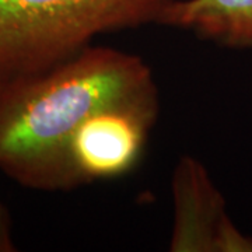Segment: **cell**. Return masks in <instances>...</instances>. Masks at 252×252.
Returning <instances> with one entry per match:
<instances>
[{
    "label": "cell",
    "instance_id": "1",
    "mask_svg": "<svg viewBox=\"0 0 252 252\" xmlns=\"http://www.w3.org/2000/svg\"><path fill=\"white\" fill-rule=\"evenodd\" d=\"M158 94L137 55L91 45L45 72L0 86V171L36 190L76 187L69 144L95 111Z\"/></svg>",
    "mask_w": 252,
    "mask_h": 252
},
{
    "label": "cell",
    "instance_id": "2",
    "mask_svg": "<svg viewBox=\"0 0 252 252\" xmlns=\"http://www.w3.org/2000/svg\"><path fill=\"white\" fill-rule=\"evenodd\" d=\"M174 0H0V86L73 58L99 35L158 24Z\"/></svg>",
    "mask_w": 252,
    "mask_h": 252
},
{
    "label": "cell",
    "instance_id": "3",
    "mask_svg": "<svg viewBox=\"0 0 252 252\" xmlns=\"http://www.w3.org/2000/svg\"><path fill=\"white\" fill-rule=\"evenodd\" d=\"M160 112L158 94L127 99L95 111L69 144L76 187L114 180L139 162Z\"/></svg>",
    "mask_w": 252,
    "mask_h": 252
},
{
    "label": "cell",
    "instance_id": "4",
    "mask_svg": "<svg viewBox=\"0 0 252 252\" xmlns=\"http://www.w3.org/2000/svg\"><path fill=\"white\" fill-rule=\"evenodd\" d=\"M174 203L171 252H252L227 212V203L210 174L193 156H181L171 177Z\"/></svg>",
    "mask_w": 252,
    "mask_h": 252
},
{
    "label": "cell",
    "instance_id": "5",
    "mask_svg": "<svg viewBox=\"0 0 252 252\" xmlns=\"http://www.w3.org/2000/svg\"><path fill=\"white\" fill-rule=\"evenodd\" d=\"M158 24L220 46L248 49L252 48V0H174Z\"/></svg>",
    "mask_w": 252,
    "mask_h": 252
},
{
    "label": "cell",
    "instance_id": "6",
    "mask_svg": "<svg viewBox=\"0 0 252 252\" xmlns=\"http://www.w3.org/2000/svg\"><path fill=\"white\" fill-rule=\"evenodd\" d=\"M16 250L9 212L0 203V252H13Z\"/></svg>",
    "mask_w": 252,
    "mask_h": 252
}]
</instances>
